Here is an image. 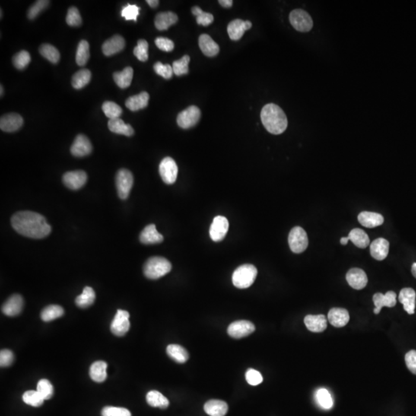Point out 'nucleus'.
Returning a JSON list of instances; mask_svg holds the SVG:
<instances>
[{
    "instance_id": "obj_28",
    "label": "nucleus",
    "mask_w": 416,
    "mask_h": 416,
    "mask_svg": "<svg viewBox=\"0 0 416 416\" xmlns=\"http://www.w3.org/2000/svg\"><path fill=\"white\" fill-rule=\"evenodd\" d=\"M200 49L203 53L209 57H213L218 54L220 51L218 45L214 39L207 34H202L199 37Z\"/></svg>"
},
{
    "instance_id": "obj_33",
    "label": "nucleus",
    "mask_w": 416,
    "mask_h": 416,
    "mask_svg": "<svg viewBox=\"0 0 416 416\" xmlns=\"http://www.w3.org/2000/svg\"><path fill=\"white\" fill-rule=\"evenodd\" d=\"M113 80L116 85L121 89H126L131 86L134 77V70L132 67L124 68L121 72H116L113 75Z\"/></svg>"
},
{
    "instance_id": "obj_10",
    "label": "nucleus",
    "mask_w": 416,
    "mask_h": 416,
    "mask_svg": "<svg viewBox=\"0 0 416 416\" xmlns=\"http://www.w3.org/2000/svg\"><path fill=\"white\" fill-rule=\"evenodd\" d=\"M130 314L127 311L119 309L111 323V332L116 336L121 337L126 335L129 331L131 323L129 321Z\"/></svg>"
},
{
    "instance_id": "obj_59",
    "label": "nucleus",
    "mask_w": 416,
    "mask_h": 416,
    "mask_svg": "<svg viewBox=\"0 0 416 416\" xmlns=\"http://www.w3.org/2000/svg\"><path fill=\"white\" fill-rule=\"evenodd\" d=\"M219 4L224 8H230L233 5V1L232 0H220Z\"/></svg>"
},
{
    "instance_id": "obj_25",
    "label": "nucleus",
    "mask_w": 416,
    "mask_h": 416,
    "mask_svg": "<svg viewBox=\"0 0 416 416\" xmlns=\"http://www.w3.org/2000/svg\"><path fill=\"white\" fill-rule=\"evenodd\" d=\"M358 220L362 225L369 228L379 227L384 223V217L382 214L369 211L360 213L358 217Z\"/></svg>"
},
{
    "instance_id": "obj_48",
    "label": "nucleus",
    "mask_w": 416,
    "mask_h": 416,
    "mask_svg": "<svg viewBox=\"0 0 416 416\" xmlns=\"http://www.w3.org/2000/svg\"><path fill=\"white\" fill-rule=\"evenodd\" d=\"M31 61L30 55L27 51L22 50L16 54L13 58V65L18 70L26 68Z\"/></svg>"
},
{
    "instance_id": "obj_13",
    "label": "nucleus",
    "mask_w": 416,
    "mask_h": 416,
    "mask_svg": "<svg viewBox=\"0 0 416 416\" xmlns=\"http://www.w3.org/2000/svg\"><path fill=\"white\" fill-rule=\"evenodd\" d=\"M87 173L83 170L67 172L63 176V182L65 186L74 191L83 188L87 183Z\"/></svg>"
},
{
    "instance_id": "obj_46",
    "label": "nucleus",
    "mask_w": 416,
    "mask_h": 416,
    "mask_svg": "<svg viewBox=\"0 0 416 416\" xmlns=\"http://www.w3.org/2000/svg\"><path fill=\"white\" fill-rule=\"evenodd\" d=\"M316 399L319 405L325 409H330L333 406L331 394L325 388H321L317 391Z\"/></svg>"
},
{
    "instance_id": "obj_5",
    "label": "nucleus",
    "mask_w": 416,
    "mask_h": 416,
    "mask_svg": "<svg viewBox=\"0 0 416 416\" xmlns=\"http://www.w3.org/2000/svg\"><path fill=\"white\" fill-rule=\"evenodd\" d=\"M290 24L296 30L302 33L310 31L313 27V20L307 12L297 9L293 10L289 16Z\"/></svg>"
},
{
    "instance_id": "obj_12",
    "label": "nucleus",
    "mask_w": 416,
    "mask_h": 416,
    "mask_svg": "<svg viewBox=\"0 0 416 416\" xmlns=\"http://www.w3.org/2000/svg\"><path fill=\"white\" fill-rule=\"evenodd\" d=\"M229 228V222L223 216H217L213 220L210 228V236L214 242H218L225 237Z\"/></svg>"
},
{
    "instance_id": "obj_51",
    "label": "nucleus",
    "mask_w": 416,
    "mask_h": 416,
    "mask_svg": "<svg viewBox=\"0 0 416 416\" xmlns=\"http://www.w3.org/2000/svg\"><path fill=\"white\" fill-rule=\"evenodd\" d=\"M154 69L156 74L166 80L171 79L173 77V67L169 64H163L162 63L157 62L154 64Z\"/></svg>"
},
{
    "instance_id": "obj_38",
    "label": "nucleus",
    "mask_w": 416,
    "mask_h": 416,
    "mask_svg": "<svg viewBox=\"0 0 416 416\" xmlns=\"http://www.w3.org/2000/svg\"><path fill=\"white\" fill-rule=\"evenodd\" d=\"M64 315V310L60 305H49L41 312V318L44 322H51Z\"/></svg>"
},
{
    "instance_id": "obj_6",
    "label": "nucleus",
    "mask_w": 416,
    "mask_h": 416,
    "mask_svg": "<svg viewBox=\"0 0 416 416\" xmlns=\"http://www.w3.org/2000/svg\"><path fill=\"white\" fill-rule=\"evenodd\" d=\"M288 244L292 252L302 253L309 246L307 233L302 227H294L289 233Z\"/></svg>"
},
{
    "instance_id": "obj_45",
    "label": "nucleus",
    "mask_w": 416,
    "mask_h": 416,
    "mask_svg": "<svg viewBox=\"0 0 416 416\" xmlns=\"http://www.w3.org/2000/svg\"><path fill=\"white\" fill-rule=\"evenodd\" d=\"M23 400L25 403L33 407H39L43 405L44 398L41 396L37 391H27L23 395Z\"/></svg>"
},
{
    "instance_id": "obj_42",
    "label": "nucleus",
    "mask_w": 416,
    "mask_h": 416,
    "mask_svg": "<svg viewBox=\"0 0 416 416\" xmlns=\"http://www.w3.org/2000/svg\"><path fill=\"white\" fill-rule=\"evenodd\" d=\"M102 109L109 120L120 118L123 112L122 108L114 102L112 101L104 102L102 106Z\"/></svg>"
},
{
    "instance_id": "obj_54",
    "label": "nucleus",
    "mask_w": 416,
    "mask_h": 416,
    "mask_svg": "<svg viewBox=\"0 0 416 416\" xmlns=\"http://www.w3.org/2000/svg\"><path fill=\"white\" fill-rule=\"evenodd\" d=\"M140 10H141V8L137 7V5L128 4L126 7L123 8L122 11H121V16L126 19V20L137 21V17H138L139 13H140Z\"/></svg>"
},
{
    "instance_id": "obj_64",
    "label": "nucleus",
    "mask_w": 416,
    "mask_h": 416,
    "mask_svg": "<svg viewBox=\"0 0 416 416\" xmlns=\"http://www.w3.org/2000/svg\"><path fill=\"white\" fill-rule=\"evenodd\" d=\"M3 18V10H1V19Z\"/></svg>"
},
{
    "instance_id": "obj_62",
    "label": "nucleus",
    "mask_w": 416,
    "mask_h": 416,
    "mask_svg": "<svg viewBox=\"0 0 416 416\" xmlns=\"http://www.w3.org/2000/svg\"><path fill=\"white\" fill-rule=\"evenodd\" d=\"M411 273H412L413 276L416 278V263H414L412 266H411Z\"/></svg>"
},
{
    "instance_id": "obj_11",
    "label": "nucleus",
    "mask_w": 416,
    "mask_h": 416,
    "mask_svg": "<svg viewBox=\"0 0 416 416\" xmlns=\"http://www.w3.org/2000/svg\"><path fill=\"white\" fill-rule=\"evenodd\" d=\"M255 330V326L252 322L242 320L230 324L227 328V333L232 338H242L251 335Z\"/></svg>"
},
{
    "instance_id": "obj_50",
    "label": "nucleus",
    "mask_w": 416,
    "mask_h": 416,
    "mask_svg": "<svg viewBox=\"0 0 416 416\" xmlns=\"http://www.w3.org/2000/svg\"><path fill=\"white\" fill-rule=\"evenodd\" d=\"M49 1L48 0H39L36 1L33 5L30 7L27 12V17L30 20H33L36 18L41 12L43 11L45 8L49 5Z\"/></svg>"
},
{
    "instance_id": "obj_35",
    "label": "nucleus",
    "mask_w": 416,
    "mask_h": 416,
    "mask_svg": "<svg viewBox=\"0 0 416 416\" xmlns=\"http://www.w3.org/2000/svg\"><path fill=\"white\" fill-rule=\"evenodd\" d=\"M146 399L150 406L160 408L162 409L167 408L170 405L169 400L160 392L155 390L149 392L146 397Z\"/></svg>"
},
{
    "instance_id": "obj_19",
    "label": "nucleus",
    "mask_w": 416,
    "mask_h": 416,
    "mask_svg": "<svg viewBox=\"0 0 416 416\" xmlns=\"http://www.w3.org/2000/svg\"><path fill=\"white\" fill-rule=\"evenodd\" d=\"M328 319L333 326L341 328L345 326L349 322V313L346 309L333 308L328 312Z\"/></svg>"
},
{
    "instance_id": "obj_30",
    "label": "nucleus",
    "mask_w": 416,
    "mask_h": 416,
    "mask_svg": "<svg viewBox=\"0 0 416 416\" xmlns=\"http://www.w3.org/2000/svg\"><path fill=\"white\" fill-rule=\"evenodd\" d=\"M149 96L147 92H141L135 96H131L127 100L125 105L131 111H137L139 109H144L148 105Z\"/></svg>"
},
{
    "instance_id": "obj_44",
    "label": "nucleus",
    "mask_w": 416,
    "mask_h": 416,
    "mask_svg": "<svg viewBox=\"0 0 416 416\" xmlns=\"http://www.w3.org/2000/svg\"><path fill=\"white\" fill-rule=\"evenodd\" d=\"M190 61H191V58H190L189 55H185L179 61H174L173 63V65H172L173 74L178 76V77L188 74L189 72L188 65H189Z\"/></svg>"
},
{
    "instance_id": "obj_9",
    "label": "nucleus",
    "mask_w": 416,
    "mask_h": 416,
    "mask_svg": "<svg viewBox=\"0 0 416 416\" xmlns=\"http://www.w3.org/2000/svg\"><path fill=\"white\" fill-rule=\"evenodd\" d=\"M159 172L164 183L166 185H173L177 178V165L171 157H165L160 162Z\"/></svg>"
},
{
    "instance_id": "obj_61",
    "label": "nucleus",
    "mask_w": 416,
    "mask_h": 416,
    "mask_svg": "<svg viewBox=\"0 0 416 416\" xmlns=\"http://www.w3.org/2000/svg\"><path fill=\"white\" fill-rule=\"evenodd\" d=\"M348 241H349V239H348V237H341V240H340V243L342 245H346L348 244Z\"/></svg>"
},
{
    "instance_id": "obj_16",
    "label": "nucleus",
    "mask_w": 416,
    "mask_h": 416,
    "mask_svg": "<svg viewBox=\"0 0 416 416\" xmlns=\"http://www.w3.org/2000/svg\"><path fill=\"white\" fill-rule=\"evenodd\" d=\"M373 302L375 304L374 313L379 315L383 307L392 308L396 305V294L394 291H388L386 294L376 293L374 294Z\"/></svg>"
},
{
    "instance_id": "obj_63",
    "label": "nucleus",
    "mask_w": 416,
    "mask_h": 416,
    "mask_svg": "<svg viewBox=\"0 0 416 416\" xmlns=\"http://www.w3.org/2000/svg\"><path fill=\"white\" fill-rule=\"evenodd\" d=\"M0 87H1V89H0V90H0V91H1V94L0 95H1V96H3V95H4V87H3L2 85H1Z\"/></svg>"
},
{
    "instance_id": "obj_24",
    "label": "nucleus",
    "mask_w": 416,
    "mask_h": 416,
    "mask_svg": "<svg viewBox=\"0 0 416 416\" xmlns=\"http://www.w3.org/2000/svg\"><path fill=\"white\" fill-rule=\"evenodd\" d=\"M140 241L144 245H154L161 243L163 241V235L157 231L154 224H149L141 232Z\"/></svg>"
},
{
    "instance_id": "obj_18",
    "label": "nucleus",
    "mask_w": 416,
    "mask_h": 416,
    "mask_svg": "<svg viewBox=\"0 0 416 416\" xmlns=\"http://www.w3.org/2000/svg\"><path fill=\"white\" fill-rule=\"evenodd\" d=\"M252 23L250 21L242 20H234L230 22L227 26V33L232 40H239L245 34L246 30L252 28Z\"/></svg>"
},
{
    "instance_id": "obj_2",
    "label": "nucleus",
    "mask_w": 416,
    "mask_h": 416,
    "mask_svg": "<svg viewBox=\"0 0 416 416\" xmlns=\"http://www.w3.org/2000/svg\"><path fill=\"white\" fill-rule=\"evenodd\" d=\"M261 119L265 129L271 134L278 135L287 129V116L283 109L274 103H268L262 108Z\"/></svg>"
},
{
    "instance_id": "obj_22",
    "label": "nucleus",
    "mask_w": 416,
    "mask_h": 416,
    "mask_svg": "<svg viewBox=\"0 0 416 416\" xmlns=\"http://www.w3.org/2000/svg\"><path fill=\"white\" fill-rule=\"evenodd\" d=\"M23 299L20 294H13L3 305L2 311L7 316H16L23 310Z\"/></svg>"
},
{
    "instance_id": "obj_26",
    "label": "nucleus",
    "mask_w": 416,
    "mask_h": 416,
    "mask_svg": "<svg viewBox=\"0 0 416 416\" xmlns=\"http://www.w3.org/2000/svg\"><path fill=\"white\" fill-rule=\"evenodd\" d=\"M305 326L312 332H322L327 328V320L325 315H309L305 317Z\"/></svg>"
},
{
    "instance_id": "obj_14",
    "label": "nucleus",
    "mask_w": 416,
    "mask_h": 416,
    "mask_svg": "<svg viewBox=\"0 0 416 416\" xmlns=\"http://www.w3.org/2000/svg\"><path fill=\"white\" fill-rule=\"evenodd\" d=\"M91 143L86 136L83 134L77 136L74 144L71 146V154L77 157H83L89 155L92 152Z\"/></svg>"
},
{
    "instance_id": "obj_55",
    "label": "nucleus",
    "mask_w": 416,
    "mask_h": 416,
    "mask_svg": "<svg viewBox=\"0 0 416 416\" xmlns=\"http://www.w3.org/2000/svg\"><path fill=\"white\" fill-rule=\"evenodd\" d=\"M247 382L249 385H259L263 382V377L261 374L258 371L255 369H248L245 375Z\"/></svg>"
},
{
    "instance_id": "obj_17",
    "label": "nucleus",
    "mask_w": 416,
    "mask_h": 416,
    "mask_svg": "<svg viewBox=\"0 0 416 416\" xmlns=\"http://www.w3.org/2000/svg\"><path fill=\"white\" fill-rule=\"evenodd\" d=\"M346 280L348 284L356 290L364 288L368 284L366 272L360 268H351L346 274Z\"/></svg>"
},
{
    "instance_id": "obj_3",
    "label": "nucleus",
    "mask_w": 416,
    "mask_h": 416,
    "mask_svg": "<svg viewBox=\"0 0 416 416\" xmlns=\"http://www.w3.org/2000/svg\"><path fill=\"white\" fill-rule=\"evenodd\" d=\"M171 264L162 257H152L147 260L144 267V275L150 279H158L171 271Z\"/></svg>"
},
{
    "instance_id": "obj_21",
    "label": "nucleus",
    "mask_w": 416,
    "mask_h": 416,
    "mask_svg": "<svg viewBox=\"0 0 416 416\" xmlns=\"http://www.w3.org/2000/svg\"><path fill=\"white\" fill-rule=\"evenodd\" d=\"M125 44H126L125 40L122 36L120 35H115L110 39L105 41L102 46V50L105 55L109 56V55H114L122 51L125 47Z\"/></svg>"
},
{
    "instance_id": "obj_4",
    "label": "nucleus",
    "mask_w": 416,
    "mask_h": 416,
    "mask_svg": "<svg viewBox=\"0 0 416 416\" xmlns=\"http://www.w3.org/2000/svg\"><path fill=\"white\" fill-rule=\"evenodd\" d=\"M257 275V268L254 265L246 264L235 270L232 275V282L235 287L239 288H248L255 282Z\"/></svg>"
},
{
    "instance_id": "obj_60",
    "label": "nucleus",
    "mask_w": 416,
    "mask_h": 416,
    "mask_svg": "<svg viewBox=\"0 0 416 416\" xmlns=\"http://www.w3.org/2000/svg\"><path fill=\"white\" fill-rule=\"evenodd\" d=\"M158 0H147V4L152 8H156L159 6Z\"/></svg>"
},
{
    "instance_id": "obj_40",
    "label": "nucleus",
    "mask_w": 416,
    "mask_h": 416,
    "mask_svg": "<svg viewBox=\"0 0 416 416\" xmlns=\"http://www.w3.org/2000/svg\"><path fill=\"white\" fill-rule=\"evenodd\" d=\"M90 58V45L87 40H81L77 47L76 54V62L77 65L84 66Z\"/></svg>"
},
{
    "instance_id": "obj_23",
    "label": "nucleus",
    "mask_w": 416,
    "mask_h": 416,
    "mask_svg": "<svg viewBox=\"0 0 416 416\" xmlns=\"http://www.w3.org/2000/svg\"><path fill=\"white\" fill-rule=\"evenodd\" d=\"M389 252V242L385 239H376L370 245V253L372 258L378 261H382L388 256Z\"/></svg>"
},
{
    "instance_id": "obj_39",
    "label": "nucleus",
    "mask_w": 416,
    "mask_h": 416,
    "mask_svg": "<svg viewBox=\"0 0 416 416\" xmlns=\"http://www.w3.org/2000/svg\"><path fill=\"white\" fill-rule=\"evenodd\" d=\"M91 80V73L87 69L80 70L74 74L72 78V85L77 90L83 88L90 83Z\"/></svg>"
},
{
    "instance_id": "obj_1",
    "label": "nucleus",
    "mask_w": 416,
    "mask_h": 416,
    "mask_svg": "<svg viewBox=\"0 0 416 416\" xmlns=\"http://www.w3.org/2000/svg\"><path fill=\"white\" fill-rule=\"evenodd\" d=\"M16 231L30 239H42L50 233L51 227L43 215L33 211H20L12 217Z\"/></svg>"
},
{
    "instance_id": "obj_34",
    "label": "nucleus",
    "mask_w": 416,
    "mask_h": 416,
    "mask_svg": "<svg viewBox=\"0 0 416 416\" xmlns=\"http://www.w3.org/2000/svg\"><path fill=\"white\" fill-rule=\"evenodd\" d=\"M166 353L170 359L178 363H185L189 359L188 351L179 344H169L166 348Z\"/></svg>"
},
{
    "instance_id": "obj_41",
    "label": "nucleus",
    "mask_w": 416,
    "mask_h": 416,
    "mask_svg": "<svg viewBox=\"0 0 416 416\" xmlns=\"http://www.w3.org/2000/svg\"><path fill=\"white\" fill-rule=\"evenodd\" d=\"M39 52H40L41 55H43V57L46 58L52 64H57L60 61V59H61V54H60L59 50L55 46L47 44V43L41 45L40 47H39Z\"/></svg>"
},
{
    "instance_id": "obj_37",
    "label": "nucleus",
    "mask_w": 416,
    "mask_h": 416,
    "mask_svg": "<svg viewBox=\"0 0 416 416\" xmlns=\"http://www.w3.org/2000/svg\"><path fill=\"white\" fill-rule=\"evenodd\" d=\"M96 294L92 287H86L83 289V293L76 299V304L81 309H86L94 303Z\"/></svg>"
},
{
    "instance_id": "obj_15",
    "label": "nucleus",
    "mask_w": 416,
    "mask_h": 416,
    "mask_svg": "<svg viewBox=\"0 0 416 416\" xmlns=\"http://www.w3.org/2000/svg\"><path fill=\"white\" fill-rule=\"evenodd\" d=\"M23 124V117L18 113H9L0 119V128L4 132H15L21 128Z\"/></svg>"
},
{
    "instance_id": "obj_36",
    "label": "nucleus",
    "mask_w": 416,
    "mask_h": 416,
    "mask_svg": "<svg viewBox=\"0 0 416 416\" xmlns=\"http://www.w3.org/2000/svg\"><path fill=\"white\" fill-rule=\"evenodd\" d=\"M348 237L349 241H351L356 247L359 248H367L370 243L367 233L362 229H353L350 231Z\"/></svg>"
},
{
    "instance_id": "obj_20",
    "label": "nucleus",
    "mask_w": 416,
    "mask_h": 416,
    "mask_svg": "<svg viewBox=\"0 0 416 416\" xmlns=\"http://www.w3.org/2000/svg\"><path fill=\"white\" fill-rule=\"evenodd\" d=\"M398 300L400 303L403 305L404 310L409 314L413 315L414 313L416 303V293L414 289L410 287H405L401 289L398 295Z\"/></svg>"
},
{
    "instance_id": "obj_32",
    "label": "nucleus",
    "mask_w": 416,
    "mask_h": 416,
    "mask_svg": "<svg viewBox=\"0 0 416 416\" xmlns=\"http://www.w3.org/2000/svg\"><path fill=\"white\" fill-rule=\"evenodd\" d=\"M107 364L103 361L95 362L90 366V376L92 380L96 382H104L107 378Z\"/></svg>"
},
{
    "instance_id": "obj_7",
    "label": "nucleus",
    "mask_w": 416,
    "mask_h": 416,
    "mask_svg": "<svg viewBox=\"0 0 416 416\" xmlns=\"http://www.w3.org/2000/svg\"><path fill=\"white\" fill-rule=\"evenodd\" d=\"M134 185V176L129 170L121 169L116 173V186L118 196L121 199L126 200Z\"/></svg>"
},
{
    "instance_id": "obj_49",
    "label": "nucleus",
    "mask_w": 416,
    "mask_h": 416,
    "mask_svg": "<svg viewBox=\"0 0 416 416\" xmlns=\"http://www.w3.org/2000/svg\"><path fill=\"white\" fill-rule=\"evenodd\" d=\"M36 391L45 400L49 399L53 395V386L47 379H41L39 381Z\"/></svg>"
},
{
    "instance_id": "obj_27",
    "label": "nucleus",
    "mask_w": 416,
    "mask_h": 416,
    "mask_svg": "<svg viewBox=\"0 0 416 416\" xmlns=\"http://www.w3.org/2000/svg\"><path fill=\"white\" fill-rule=\"evenodd\" d=\"M177 21L178 17L176 13L173 12H162L156 16L154 23L157 30L163 31L167 30Z\"/></svg>"
},
{
    "instance_id": "obj_43",
    "label": "nucleus",
    "mask_w": 416,
    "mask_h": 416,
    "mask_svg": "<svg viewBox=\"0 0 416 416\" xmlns=\"http://www.w3.org/2000/svg\"><path fill=\"white\" fill-rule=\"evenodd\" d=\"M193 15L197 18V23L201 26H207L214 22V16L209 13H205L200 7H194L192 8Z\"/></svg>"
},
{
    "instance_id": "obj_52",
    "label": "nucleus",
    "mask_w": 416,
    "mask_h": 416,
    "mask_svg": "<svg viewBox=\"0 0 416 416\" xmlns=\"http://www.w3.org/2000/svg\"><path fill=\"white\" fill-rule=\"evenodd\" d=\"M66 21L69 26H80L82 24V18L78 9L76 7L69 9Z\"/></svg>"
},
{
    "instance_id": "obj_31",
    "label": "nucleus",
    "mask_w": 416,
    "mask_h": 416,
    "mask_svg": "<svg viewBox=\"0 0 416 416\" xmlns=\"http://www.w3.org/2000/svg\"><path fill=\"white\" fill-rule=\"evenodd\" d=\"M108 128L109 131L115 134H122L127 137H131L134 134V130L130 124H125L121 118L109 120L108 122Z\"/></svg>"
},
{
    "instance_id": "obj_53",
    "label": "nucleus",
    "mask_w": 416,
    "mask_h": 416,
    "mask_svg": "<svg viewBox=\"0 0 416 416\" xmlns=\"http://www.w3.org/2000/svg\"><path fill=\"white\" fill-rule=\"evenodd\" d=\"M102 416H131V411L125 408L106 406L103 408Z\"/></svg>"
},
{
    "instance_id": "obj_8",
    "label": "nucleus",
    "mask_w": 416,
    "mask_h": 416,
    "mask_svg": "<svg viewBox=\"0 0 416 416\" xmlns=\"http://www.w3.org/2000/svg\"><path fill=\"white\" fill-rule=\"evenodd\" d=\"M201 115V110L198 106H191L178 114L176 122L180 128L189 129L198 124Z\"/></svg>"
},
{
    "instance_id": "obj_57",
    "label": "nucleus",
    "mask_w": 416,
    "mask_h": 416,
    "mask_svg": "<svg viewBox=\"0 0 416 416\" xmlns=\"http://www.w3.org/2000/svg\"><path fill=\"white\" fill-rule=\"evenodd\" d=\"M14 360V354L10 350L4 349L0 352V366L8 367L11 366Z\"/></svg>"
},
{
    "instance_id": "obj_29",
    "label": "nucleus",
    "mask_w": 416,
    "mask_h": 416,
    "mask_svg": "<svg viewBox=\"0 0 416 416\" xmlns=\"http://www.w3.org/2000/svg\"><path fill=\"white\" fill-rule=\"evenodd\" d=\"M204 408L205 412L211 416H224L228 411V406L225 401L217 399L207 401Z\"/></svg>"
},
{
    "instance_id": "obj_47",
    "label": "nucleus",
    "mask_w": 416,
    "mask_h": 416,
    "mask_svg": "<svg viewBox=\"0 0 416 416\" xmlns=\"http://www.w3.org/2000/svg\"><path fill=\"white\" fill-rule=\"evenodd\" d=\"M148 43L145 39H139L134 49V55L141 62H146L148 60Z\"/></svg>"
},
{
    "instance_id": "obj_58",
    "label": "nucleus",
    "mask_w": 416,
    "mask_h": 416,
    "mask_svg": "<svg viewBox=\"0 0 416 416\" xmlns=\"http://www.w3.org/2000/svg\"><path fill=\"white\" fill-rule=\"evenodd\" d=\"M405 364L411 373L416 375V351L411 350L408 351L405 357Z\"/></svg>"
},
{
    "instance_id": "obj_56",
    "label": "nucleus",
    "mask_w": 416,
    "mask_h": 416,
    "mask_svg": "<svg viewBox=\"0 0 416 416\" xmlns=\"http://www.w3.org/2000/svg\"><path fill=\"white\" fill-rule=\"evenodd\" d=\"M155 44L160 50L164 52H171L174 49L173 41L165 37H158L155 39Z\"/></svg>"
}]
</instances>
